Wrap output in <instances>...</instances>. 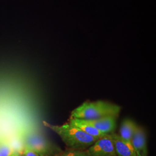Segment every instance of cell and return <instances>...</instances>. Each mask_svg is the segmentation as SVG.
Wrapping results in <instances>:
<instances>
[{
	"label": "cell",
	"mask_w": 156,
	"mask_h": 156,
	"mask_svg": "<svg viewBox=\"0 0 156 156\" xmlns=\"http://www.w3.org/2000/svg\"><path fill=\"white\" fill-rule=\"evenodd\" d=\"M131 144L136 153V156H148L146 134L144 128L137 125L134 131Z\"/></svg>",
	"instance_id": "5b68a950"
},
{
	"label": "cell",
	"mask_w": 156,
	"mask_h": 156,
	"mask_svg": "<svg viewBox=\"0 0 156 156\" xmlns=\"http://www.w3.org/2000/svg\"><path fill=\"white\" fill-rule=\"evenodd\" d=\"M16 152L7 142H0V156H12Z\"/></svg>",
	"instance_id": "8fae6325"
},
{
	"label": "cell",
	"mask_w": 156,
	"mask_h": 156,
	"mask_svg": "<svg viewBox=\"0 0 156 156\" xmlns=\"http://www.w3.org/2000/svg\"><path fill=\"white\" fill-rule=\"evenodd\" d=\"M56 156H90L86 149H73L67 148Z\"/></svg>",
	"instance_id": "30bf717a"
},
{
	"label": "cell",
	"mask_w": 156,
	"mask_h": 156,
	"mask_svg": "<svg viewBox=\"0 0 156 156\" xmlns=\"http://www.w3.org/2000/svg\"><path fill=\"white\" fill-rule=\"evenodd\" d=\"M24 147L35 151L39 156H56L62 150L41 134L30 133L23 140Z\"/></svg>",
	"instance_id": "3957f363"
},
{
	"label": "cell",
	"mask_w": 156,
	"mask_h": 156,
	"mask_svg": "<svg viewBox=\"0 0 156 156\" xmlns=\"http://www.w3.org/2000/svg\"><path fill=\"white\" fill-rule=\"evenodd\" d=\"M117 116H108L95 120H87L95 128L105 134L115 133L117 126Z\"/></svg>",
	"instance_id": "8992f818"
},
{
	"label": "cell",
	"mask_w": 156,
	"mask_h": 156,
	"mask_svg": "<svg viewBox=\"0 0 156 156\" xmlns=\"http://www.w3.org/2000/svg\"><path fill=\"white\" fill-rule=\"evenodd\" d=\"M137 124L130 119H126L122 123L119 135L124 140L131 143Z\"/></svg>",
	"instance_id": "9c48e42d"
},
{
	"label": "cell",
	"mask_w": 156,
	"mask_h": 156,
	"mask_svg": "<svg viewBox=\"0 0 156 156\" xmlns=\"http://www.w3.org/2000/svg\"><path fill=\"white\" fill-rule=\"evenodd\" d=\"M22 156H39L37 153H36L35 151L31 150L28 147H24V150L23 151Z\"/></svg>",
	"instance_id": "7c38bea8"
},
{
	"label": "cell",
	"mask_w": 156,
	"mask_h": 156,
	"mask_svg": "<svg viewBox=\"0 0 156 156\" xmlns=\"http://www.w3.org/2000/svg\"><path fill=\"white\" fill-rule=\"evenodd\" d=\"M12 156H22V154L18 153H15L14 154H13Z\"/></svg>",
	"instance_id": "4fadbf2b"
},
{
	"label": "cell",
	"mask_w": 156,
	"mask_h": 156,
	"mask_svg": "<svg viewBox=\"0 0 156 156\" xmlns=\"http://www.w3.org/2000/svg\"><path fill=\"white\" fill-rule=\"evenodd\" d=\"M120 111V106L109 101H86L71 112L70 118L90 120L111 116L119 117Z\"/></svg>",
	"instance_id": "7a4b0ae2"
},
{
	"label": "cell",
	"mask_w": 156,
	"mask_h": 156,
	"mask_svg": "<svg viewBox=\"0 0 156 156\" xmlns=\"http://www.w3.org/2000/svg\"><path fill=\"white\" fill-rule=\"evenodd\" d=\"M113 140L117 156H136L131 143L124 140L119 134H110Z\"/></svg>",
	"instance_id": "52a82bcc"
},
{
	"label": "cell",
	"mask_w": 156,
	"mask_h": 156,
	"mask_svg": "<svg viewBox=\"0 0 156 156\" xmlns=\"http://www.w3.org/2000/svg\"><path fill=\"white\" fill-rule=\"evenodd\" d=\"M68 122L73 125L78 127V128L81 129L85 133L95 138H101L106 135V134H103L98 129L95 128L87 120L69 117Z\"/></svg>",
	"instance_id": "ba28073f"
},
{
	"label": "cell",
	"mask_w": 156,
	"mask_h": 156,
	"mask_svg": "<svg viewBox=\"0 0 156 156\" xmlns=\"http://www.w3.org/2000/svg\"><path fill=\"white\" fill-rule=\"evenodd\" d=\"M86 150L90 156H117L110 134L97 140Z\"/></svg>",
	"instance_id": "277c9868"
},
{
	"label": "cell",
	"mask_w": 156,
	"mask_h": 156,
	"mask_svg": "<svg viewBox=\"0 0 156 156\" xmlns=\"http://www.w3.org/2000/svg\"><path fill=\"white\" fill-rule=\"evenodd\" d=\"M43 124L57 134L69 149H87L100 139L85 133L68 122L62 125L51 124L46 121H44Z\"/></svg>",
	"instance_id": "6da1fadb"
}]
</instances>
